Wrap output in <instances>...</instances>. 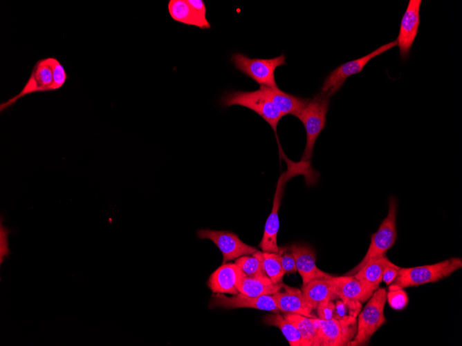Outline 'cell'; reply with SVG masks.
<instances>
[{
  "label": "cell",
  "mask_w": 462,
  "mask_h": 346,
  "mask_svg": "<svg viewBox=\"0 0 462 346\" xmlns=\"http://www.w3.org/2000/svg\"><path fill=\"white\" fill-rule=\"evenodd\" d=\"M279 148L286 162L287 169L281 173L277 180L272 210L266 220L263 237L259 244L261 251L266 252H279L280 250L277 245L279 227L278 212L287 182L294 177L303 175L306 184L310 186L315 184L320 176L319 173L313 169L310 160L291 161L284 154L281 146Z\"/></svg>",
  "instance_id": "obj_1"
},
{
  "label": "cell",
  "mask_w": 462,
  "mask_h": 346,
  "mask_svg": "<svg viewBox=\"0 0 462 346\" xmlns=\"http://www.w3.org/2000/svg\"><path fill=\"white\" fill-rule=\"evenodd\" d=\"M461 267L462 259L456 257L433 265L408 268L400 267L397 276L389 285V290L436 282L448 277Z\"/></svg>",
  "instance_id": "obj_2"
},
{
  "label": "cell",
  "mask_w": 462,
  "mask_h": 346,
  "mask_svg": "<svg viewBox=\"0 0 462 346\" xmlns=\"http://www.w3.org/2000/svg\"><path fill=\"white\" fill-rule=\"evenodd\" d=\"M329 105L330 96L320 92L309 99L306 105L294 115L302 122L306 134V144L301 160L311 158L315 141L326 126Z\"/></svg>",
  "instance_id": "obj_3"
},
{
  "label": "cell",
  "mask_w": 462,
  "mask_h": 346,
  "mask_svg": "<svg viewBox=\"0 0 462 346\" xmlns=\"http://www.w3.org/2000/svg\"><path fill=\"white\" fill-rule=\"evenodd\" d=\"M388 206L387 215L380 223L377 231L371 235L368 250L363 259L344 276H353L369 261L385 256L395 244L397 238L398 202L394 197L389 198Z\"/></svg>",
  "instance_id": "obj_4"
},
{
  "label": "cell",
  "mask_w": 462,
  "mask_h": 346,
  "mask_svg": "<svg viewBox=\"0 0 462 346\" xmlns=\"http://www.w3.org/2000/svg\"><path fill=\"white\" fill-rule=\"evenodd\" d=\"M221 102L224 107L239 105L255 112L271 126L279 142L277 128L283 115L261 88L253 91L229 93L222 97Z\"/></svg>",
  "instance_id": "obj_5"
},
{
  "label": "cell",
  "mask_w": 462,
  "mask_h": 346,
  "mask_svg": "<svg viewBox=\"0 0 462 346\" xmlns=\"http://www.w3.org/2000/svg\"><path fill=\"white\" fill-rule=\"evenodd\" d=\"M368 300L358 316L356 334L347 345H363L367 343L372 335L386 322L384 315L387 300L385 289L378 288Z\"/></svg>",
  "instance_id": "obj_6"
},
{
  "label": "cell",
  "mask_w": 462,
  "mask_h": 346,
  "mask_svg": "<svg viewBox=\"0 0 462 346\" xmlns=\"http://www.w3.org/2000/svg\"><path fill=\"white\" fill-rule=\"evenodd\" d=\"M231 60L237 70L260 86L271 88H277L275 78V69L286 64L284 54L271 59H252L236 52L232 55Z\"/></svg>",
  "instance_id": "obj_7"
},
{
  "label": "cell",
  "mask_w": 462,
  "mask_h": 346,
  "mask_svg": "<svg viewBox=\"0 0 462 346\" xmlns=\"http://www.w3.org/2000/svg\"><path fill=\"white\" fill-rule=\"evenodd\" d=\"M314 321L318 330L320 346L347 345L356 334V317L352 316L329 320L314 318Z\"/></svg>",
  "instance_id": "obj_8"
},
{
  "label": "cell",
  "mask_w": 462,
  "mask_h": 346,
  "mask_svg": "<svg viewBox=\"0 0 462 346\" xmlns=\"http://www.w3.org/2000/svg\"><path fill=\"white\" fill-rule=\"evenodd\" d=\"M397 46L396 40L380 46L377 49L359 59L345 62L331 71L324 79L321 92L330 97L335 94L350 76L360 73L373 58Z\"/></svg>",
  "instance_id": "obj_9"
},
{
  "label": "cell",
  "mask_w": 462,
  "mask_h": 346,
  "mask_svg": "<svg viewBox=\"0 0 462 346\" xmlns=\"http://www.w3.org/2000/svg\"><path fill=\"white\" fill-rule=\"evenodd\" d=\"M55 90L53 75L50 58L38 60L34 65L29 78L21 90L0 105V110L7 109L18 99L35 93Z\"/></svg>",
  "instance_id": "obj_10"
},
{
  "label": "cell",
  "mask_w": 462,
  "mask_h": 346,
  "mask_svg": "<svg viewBox=\"0 0 462 346\" xmlns=\"http://www.w3.org/2000/svg\"><path fill=\"white\" fill-rule=\"evenodd\" d=\"M197 236L200 239H209L216 245L223 255L222 264L257 251L255 247L242 242L232 231L201 229L197 232Z\"/></svg>",
  "instance_id": "obj_11"
},
{
  "label": "cell",
  "mask_w": 462,
  "mask_h": 346,
  "mask_svg": "<svg viewBox=\"0 0 462 346\" xmlns=\"http://www.w3.org/2000/svg\"><path fill=\"white\" fill-rule=\"evenodd\" d=\"M209 307L225 309L253 308L273 313L280 311L275 302L272 295L250 296L239 293L229 297L223 294L216 293L212 294Z\"/></svg>",
  "instance_id": "obj_12"
},
{
  "label": "cell",
  "mask_w": 462,
  "mask_h": 346,
  "mask_svg": "<svg viewBox=\"0 0 462 346\" xmlns=\"http://www.w3.org/2000/svg\"><path fill=\"white\" fill-rule=\"evenodd\" d=\"M421 3V0H409L402 17L396 39L402 60H406L409 57L411 48L418 34Z\"/></svg>",
  "instance_id": "obj_13"
},
{
  "label": "cell",
  "mask_w": 462,
  "mask_h": 346,
  "mask_svg": "<svg viewBox=\"0 0 462 346\" xmlns=\"http://www.w3.org/2000/svg\"><path fill=\"white\" fill-rule=\"evenodd\" d=\"M288 249L295 258L297 270L302 277L303 285L314 280L327 279L332 277L316 266L315 255L310 246L304 244H293Z\"/></svg>",
  "instance_id": "obj_14"
},
{
  "label": "cell",
  "mask_w": 462,
  "mask_h": 346,
  "mask_svg": "<svg viewBox=\"0 0 462 346\" xmlns=\"http://www.w3.org/2000/svg\"><path fill=\"white\" fill-rule=\"evenodd\" d=\"M245 274L235 263L222 264L210 276L207 286L214 294H239L237 285Z\"/></svg>",
  "instance_id": "obj_15"
},
{
  "label": "cell",
  "mask_w": 462,
  "mask_h": 346,
  "mask_svg": "<svg viewBox=\"0 0 462 346\" xmlns=\"http://www.w3.org/2000/svg\"><path fill=\"white\" fill-rule=\"evenodd\" d=\"M329 282L332 290L344 302L349 301L364 302L368 300L374 292L353 276H332L329 278Z\"/></svg>",
  "instance_id": "obj_16"
},
{
  "label": "cell",
  "mask_w": 462,
  "mask_h": 346,
  "mask_svg": "<svg viewBox=\"0 0 462 346\" xmlns=\"http://www.w3.org/2000/svg\"><path fill=\"white\" fill-rule=\"evenodd\" d=\"M286 290L272 295L279 311L297 314L309 318H317L312 314L313 310L306 300L302 292L296 288L285 287Z\"/></svg>",
  "instance_id": "obj_17"
},
{
  "label": "cell",
  "mask_w": 462,
  "mask_h": 346,
  "mask_svg": "<svg viewBox=\"0 0 462 346\" xmlns=\"http://www.w3.org/2000/svg\"><path fill=\"white\" fill-rule=\"evenodd\" d=\"M168 11L176 21L201 29H208L211 27L207 18L200 15L189 5L187 0H170L168 3Z\"/></svg>",
  "instance_id": "obj_18"
},
{
  "label": "cell",
  "mask_w": 462,
  "mask_h": 346,
  "mask_svg": "<svg viewBox=\"0 0 462 346\" xmlns=\"http://www.w3.org/2000/svg\"><path fill=\"white\" fill-rule=\"evenodd\" d=\"M260 88L277 107L283 116L288 114L295 115L306 105L309 100V99L287 93L279 90L278 87L260 86Z\"/></svg>",
  "instance_id": "obj_19"
},
{
  "label": "cell",
  "mask_w": 462,
  "mask_h": 346,
  "mask_svg": "<svg viewBox=\"0 0 462 346\" xmlns=\"http://www.w3.org/2000/svg\"><path fill=\"white\" fill-rule=\"evenodd\" d=\"M284 286L282 282L274 283L268 276L248 277L244 275L238 282L237 289L247 296H259L273 295Z\"/></svg>",
  "instance_id": "obj_20"
},
{
  "label": "cell",
  "mask_w": 462,
  "mask_h": 346,
  "mask_svg": "<svg viewBox=\"0 0 462 346\" xmlns=\"http://www.w3.org/2000/svg\"><path fill=\"white\" fill-rule=\"evenodd\" d=\"M391 264L393 263L387 256H383L367 262L353 276L364 286L375 291L382 281L385 268Z\"/></svg>",
  "instance_id": "obj_21"
},
{
  "label": "cell",
  "mask_w": 462,
  "mask_h": 346,
  "mask_svg": "<svg viewBox=\"0 0 462 346\" xmlns=\"http://www.w3.org/2000/svg\"><path fill=\"white\" fill-rule=\"evenodd\" d=\"M302 292L313 309H315L317 305L322 301L340 298L332 290L329 278L317 279L303 285Z\"/></svg>",
  "instance_id": "obj_22"
},
{
  "label": "cell",
  "mask_w": 462,
  "mask_h": 346,
  "mask_svg": "<svg viewBox=\"0 0 462 346\" xmlns=\"http://www.w3.org/2000/svg\"><path fill=\"white\" fill-rule=\"evenodd\" d=\"M284 318L298 329L304 346H320L318 330L314 318L288 313Z\"/></svg>",
  "instance_id": "obj_23"
},
{
  "label": "cell",
  "mask_w": 462,
  "mask_h": 346,
  "mask_svg": "<svg viewBox=\"0 0 462 346\" xmlns=\"http://www.w3.org/2000/svg\"><path fill=\"white\" fill-rule=\"evenodd\" d=\"M264 321L268 325L278 327L290 346H304L297 327L279 313L267 315Z\"/></svg>",
  "instance_id": "obj_24"
},
{
  "label": "cell",
  "mask_w": 462,
  "mask_h": 346,
  "mask_svg": "<svg viewBox=\"0 0 462 346\" xmlns=\"http://www.w3.org/2000/svg\"><path fill=\"white\" fill-rule=\"evenodd\" d=\"M252 256L261 261L266 276L276 284L281 283L285 274L281 265L279 252L257 251Z\"/></svg>",
  "instance_id": "obj_25"
},
{
  "label": "cell",
  "mask_w": 462,
  "mask_h": 346,
  "mask_svg": "<svg viewBox=\"0 0 462 346\" xmlns=\"http://www.w3.org/2000/svg\"><path fill=\"white\" fill-rule=\"evenodd\" d=\"M248 277L267 276L260 260L255 256H243L234 261Z\"/></svg>",
  "instance_id": "obj_26"
},
{
  "label": "cell",
  "mask_w": 462,
  "mask_h": 346,
  "mask_svg": "<svg viewBox=\"0 0 462 346\" xmlns=\"http://www.w3.org/2000/svg\"><path fill=\"white\" fill-rule=\"evenodd\" d=\"M52 67L55 90L60 89L66 83L68 75L61 62L54 57H49Z\"/></svg>",
  "instance_id": "obj_27"
},
{
  "label": "cell",
  "mask_w": 462,
  "mask_h": 346,
  "mask_svg": "<svg viewBox=\"0 0 462 346\" xmlns=\"http://www.w3.org/2000/svg\"><path fill=\"white\" fill-rule=\"evenodd\" d=\"M387 300L389 305L396 310L404 309L408 303V297L403 289L389 290L387 293Z\"/></svg>",
  "instance_id": "obj_28"
},
{
  "label": "cell",
  "mask_w": 462,
  "mask_h": 346,
  "mask_svg": "<svg viewBox=\"0 0 462 346\" xmlns=\"http://www.w3.org/2000/svg\"><path fill=\"white\" fill-rule=\"evenodd\" d=\"M280 255V261L282 269L284 273H293L297 271L295 258L289 250H286L280 248L279 251Z\"/></svg>",
  "instance_id": "obj_29"
},
{
  "label": "cell",
  "mask_w": 462,
  "mask_h": 346,
  "mask_svg": "<svg viewBox=\"0 0 462 346\" xmlns=\"http://www.w3.org/2000/svg\"><path fill=\"white\" fill-rule=\"evenodd\" d=\"M335 304L333 300H326L320 302L316 307L318 318L329 320L333 318Z\"/></svg>",
  "instance_id": "obj_30"
},
{
  "label": "cell",
  "mask_w": 462,
  "mask_h": 346,
  "mask_svg": "<svg viewBox=\"0 0 462 346\" xmlns=\"http://www.w3.org/2000/svg\"><path fill=\"white\" fill-rule=\"evenodd\" d=\"M399 269L400 267L394 265V263L387 265L383 271L382 280H383L387 285H389L397 276Z\"/></svg>",
  "instance_id": "obj_31"
},
{
  "label": "cell",
  "mask_w": 462,
  "mask_h": 346,
  "mask_svg": "<svg viewBox=\"0 0 462 346\" xmlns=\"http://www.w3.org/2000/svg\"><path fill=\"white\" fill-rule=\"evenodd\" d=\"M335 304V307L333 318L341 319L346 316H349V307L346 303L344 302L342 300H338Z\"/></svg>",
  "instance_id": "obj_32"
},
{
  "label": "cell",
  "mask_w": 462,
  "mask_h": 346,
  "mask_svg": "<svg viewBox=\"0 0 462 346\" xmlns=\"http://www.w3.org/2000/svg\"><path fill=\"white\" fill-rule=\"evenodd\" d=\"M7 229L1 226V263L4 256L9 254L7 243Z\"/></svg>",
  "instance_id": "obj_33"
},
{
  "label": "cell",
  "mask_w": 462,
  "mask_h": 346,
  "mask_svg": "<svg viewBox=\"0 0 462 346\" xmlns=\"http://www.w3.org/2000/svg\"><path fill=\"white\" fill-rule=\"evenodd\" d=\"M189 5L192 7L200 15L206 17V7L202 0H187Z\"/></svg>",
  "instance_id": "obj_34"
}]
</instances>
